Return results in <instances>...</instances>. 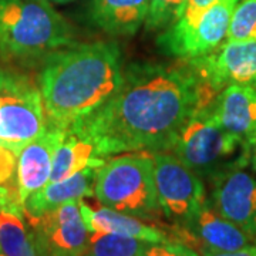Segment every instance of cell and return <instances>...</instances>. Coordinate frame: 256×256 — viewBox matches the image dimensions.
Here are the masks:
<instances>
[{
    "mask_svg": "<svg viewBox=\"0 0 256 256\" xmlns=\"http://www.w3.org/2000/svg\"><path fill=\"white\" fill-rule=\"evenodd\" d=\"M124 77L114 42L70 44L48 56L38 76L47 124L67 130L110 100Z\"/></svg>",
    "mask_w": 256,
    "mask_h": 256,
    "instance_id": "2",
    "label": "cell"
},
{
    "mask_svg": "<svg viewBox=\"0 0 256 256\" xmlns=\"http://www.w3.org/2000/svg\"><path fill=\"white\" fill-rule=\"evenodd\" d=\"M215 2L218 0H188L182 16L178 18L172 26H170L165 30H170L172 33H180V32H185L191 28L198 22V18L204 14V12L210 9Z\"/></svg>",
    "mask_w": 256,
    "mask_h": 256,
    "instance_id": "23",
    "label": "cell"
},
{
    "mask_svg": "<svg viewBox=\"0 0 256 256\" xmlns=\"http://www.w3.org/2000/svg\"><path fill=\"white\" fill-rule=\"evenodd\" d=\"M171 151L195 174L210 180L238 162L250 148L220 127L208 104L198 108L184 124Z\"/></svg>",
    "mask_w": 256,
    "mask_h": 256,
    "instance_id": "5",
    "label": "cell"
},
{
    "mask_svg": "<svg viewBox=\"0 0 256 256\" xmlns=\"http://www.w3.org/2000/svg\"><path fill=\"white\" fill-rule=\"evenodd\" d=\"M18 154L0 144V186L18 190Z\"/></svg>",
    "mask_w": 256,
    "mask_h": 256,
    "instance_id": "24",
    "label": "cell"
},
{
    "mask_svg": "<svg viewBox=\"0 0 256 256\" xmlns=\"http://www.w3.org/2000/svg\"><path fill=\"white\" fill-rule=\"evenodd\" d=\"M0 252L6 256H38L16 188L0 186Z\"/></svg>",
    "mask_w": 256,
    "mask_h": 256,
    "instance_id": "14",
    "label": "cell"
},
{
    "mask_svg": "<svg viewBox=\"0 0 256 256\" xmlns=\"http://www.w3.org/2000/svg\"><path fill=\"white\" fill-rule=\"evenodd\" d=\"M38 256H82L90 232L84 224L80 201L66 202L37 218H28Z\"/></svg>",
    "mask_w": 256,
    "mask_h": 256,
    "instance_id": "9",
    "label": "cell"
},
{
    "mask_svg": "<svg viewBox=\"0 0 256 256\" xmlns=\"http://www.w3.org/2000/svg\"><path fill=\"white\" fill-rule=\"evenodd\" d=\"M150 0H87L94 26L112 37L136 34L146 23Z\"/></svg>",
    "mask_w": 256,
    "mask_h": 256,
    "instance_id": "16",
    "label": "cell"
},
{
    "mask_svg": "<svg viewBox=\"0 0 256 256\" xmlns=\"http://www.w3.org/2000/svg\"><path fill=\"white\" fill-rule=\"evenodd\" d=\"M185 228L201 242L204 248L212 250H238L256 244V238L218 214L208 200Z\"/></svg>",
    "mask_w": 256,
    "mask_h": 256,
    "instance_id": "15",
    "label": "cell"
},
{
    "mask_svg": "<svg viewBox=\"0 0 256 256\" xmlns=\"http://www.w3.org/2000/svg\"><path fill=\"white\" fill-rule=\"evenodd\" d=\"M98 168H86L58 182H48L46 186L32 194L23 204L28 218H37L70 201H82L94 195V185Z\"/></svg>",
    "mask_w": 256,
    "mask_h": 256,
    "instance_id": "17",
    "label": "cell"
},
{
    "mask_svg": "<svg viewBox=\"0 0 256 256\" xmlns=\"http://www.w3.org/2000/svg\"><path fill=\"white\" fill-rule=\"evenodd\" d=\"M46 127L40 88L26 76L0 70V144L18 156Z\"/></svg>",
    "mask_w": 256,
    "mask_h": 256,
    "instance_id": "6",
    "label": "cell"
},
{
    "mask_svg": "<svg viewBox=\"0 0 256 256\" xmlns=\"http://www.w3.org/2000/svg\"><path fill=\"white\" fill-rule=\"evenodd\" d=\"M188 0H150L144 26L148 32L172 26L182 16Z\"/></svg>",
    "mask_w": 256,
    "mask_h": 256,
    "instance_id": "22",
    "label": "cell"
},
{
    "mask_svg": "<svg viewBox=\"0 0 256 256\" xmlns=\"http://www.w3.org/2000/svg\"><path fill=\"white\" fill-rule=\"evenodd\" d=\"M141 256H200L191 248L170 240L148 244Z\"/></svg>",
    "mask_w": 256,
    "mask_h": 256,
    "instance_id": "25",
    "label": "cell"
},
{
    "mask_svg": "<svg viewBox=\"0 0 256 256\" xmlns=\"http://www.w3.org/2000/svg\"><path fill=\"white\" fill-rule=\"evenodd\" d=\"M238 3L239 0H218L191 28L180 33L165 30L158 38L161 50L185 62L214 53L226 38L232 13Z\"/></svg>",
    "mask_w": 256,
    "mask_h": 256,
    "instance_id": "10",
    "label": "cell"
},
{
    "mask_svg": "<svg viewBox=\"0 0 256 256\" xmlns=\"http://www.w3.org/2000/svg\"><path fill=\"white\" fill-rule=\"evenodd\" d=\"M190 63L214 96L232 84L256 88V42H226Z\"/></svg>",
    "mask_w": 256,
    "mask_h": 256,
    "instance_id": "11",
    "label": "cell"
},
{
    "mask_svg": "<svg viewBox=\"0 0 256 256\" xmlns=\"http://www.w3.org/2000/svg\"><path fill=\"white\" fill-rule=\"evenodd\" d=\"M106 162L97 156L92 140L74 128H67L56 150L48 182H58L86 168H100Z\"/></svg>",
    "mask_w": 256,
    "mask_h": 256,
    "instance_id": "19",
    "label": "cell"
},
{
    "mask_svg": "<svg viewBox=\"0 0 256 256\" xmlns=\"http://www.w3.org/2000/svg\"><path fill=\"white\" fill-rule=\"evenodd\" d=\"M151 156L160 208L168 220L185 228L206 201L202 178L174 154L156 151Z\"/></svg>",
    "mask_w": 256,
    "mask_h": 256,
    "instance_id": "7",
    "label": "cell"
},
{
    "mask_svg": "<svg viewBox=\"0 0 256 256\" xmlns=\"http://www.w3.org/2000/svg\"><path fill=\"white\" fill-rule=\"evenodd\" d=\"M66 130L47 124L46 130L24 146L18 156V192L22 204L43 186L52 175L56 150L63 140Z\"/></svg>",
    "mask_w": 256,
    "mask_h": 256,
    "instance_id": "12",
    "label": "cell"
},
{
    "mask_svg": "<svg viewBox=\"0 0 256 256\" xmlns=\"http://www.w3.org/2000/svg\"><path fill=\"white\" fill-rule=\"evenodd\" d=\"M80 210L88 232L116 234V235L141 239L151 244L168 240L166 235L161 229L148 225L134 215L111 210L104 205L94 210L86 202H82V200L80 201Z\"/></svg>",
    "mask_w": 256,
    "mask_h": 256,
    "instance_id": "18",
    "label": "cell"
},
{
    "mask_svg": "<svg viewBox=\"0 0 256 256\" xmlns=\"http://www.w3.org/2000/svg\"><path fill=\"white\" fill-rule=\"evenodd\" d=\"M214 118L248 148H256V88L232 84L210 104Z\"/></svg>",
    "mask_w": 256,
    "mask_h": 256,
    "instance_id": "13",
    "label": "cell"
},
{
    "mask_svg": "<svg viewBox=\"0 0 256 256\" xmlns=\"http://www.w3.org/2000/svg\"><path fill=\"white\" fill-rule=\"evenodd\" d=\"M202 256H256V244L238 249V250H228V252L202 248Z\"/></svg>",
    "mask_w": 256,
    "mask_h": 256,
    "instance_id": "26",
    "label": "cell"
},
{
    "mask_svg": "<svg viewBox=\"0 0 256 256\" xmlns=\"http://www.w3.org/2000/svg\"><path fill=\"white\" fill-rule=\"evenodd\" d=\"M94 196L101 205L138 218L156 215L154 161L151 154H126L106 161L97 170Z\"/></svg>",
    "mask_w": 256,
    "mask_h": 256,
    "instance_id": "4",
    "label": "cell"
},
{
    "mask_svg": "<svg viewBox=\"0 0 256 256\" xmlns=\"http://www.w3.org/2000/svg\"><path fill=\"white\" fill-rule=\"evenodd\" d=\"M0 256H6V255H3V254H2V252H0Z\"/></svg>",
    "mask_w": 256,
    "mask_h": 256,
    "instance_id": "28",
    "label": "cell"
},
{
    "mask_svg": "<svg viewBox=\"0 0 256 256\" xmlns=\"http://www.w3.org/2000/svg\"><path fill=\"white\" fill-rule=\"evenodd\" d=\"M74 30L47 0H0V62L33 64L73 44Z\"/></svg>",
    "mask_w": 256,
    "mask_h": 256,
    "instance_id": "3",
    "label": "cell"
},
{
    "mask_svg": "<svg viewBox=\"0 0 256 256\" xmlns=\"http://www.w3.org/2000/svg\"><path fill=\"white\" fill-rule=\"evenodd\" d=\"M50 3H67V2H72V0H47Z\"/></svg>",
    "mask_w": 256,
    "mask_h": 256,
    "instance_id": "27",
    "label": "cell"
},
{
    "mask_svg": "<svg viewBox=\"0 0 256 256\" xmlns=\"http://www.w3.org/2000/svg\"><path fill=\"white\" fill-rule=\"evenodd\" d=\"M210 181L212 208L256 238V148Z\"/></svg>",
    "mask_w": 256,
    "mask_h": 256,
    "instance_id": "8",
    "label": "cell"
},
{
    "mask_svg": "<svg viewBox=\"0 0 256 256\" xmlns=\"http://www.w3.org/2000/svg\"><path fill=\"white\" fill-rule=\"evenodd\" d=\"M188 64H130L116 94L72 127L92 140L97 156L171 150L184 124L215 97Z\"/></svg>",
    "mask_w": 256,
    "mask_h": 256,
    "instance_id": "1",
    "label": "cell"
},
{
    "mask_svg": "<svg viewBox=\"0 0 256 256\" xmlns=\"http://www.w3.org/2000/svg\"><path fill=\"white\" fill-rule=\"evenodd\" d=\"M148 244L151 242L116 234L90 232L88 246L82 256H141Z\"/></svg>",
    "mask_w": 256,
    "mask_h": 256,
    "instance_id": "20",
    "label": "cell"
},
{
    "mask_svg": "<svg viewBox=\"0 0 256 256\" xmlns=\"http://www.w3.org/2000/svg\"><path fill=\"white\" fill-rule=\"evenodd\" d=\"M226 42H256V0H239L232 13Z\"/></svg>",
    "mask_w": 256,
    "mask_h": 256,
    "instance_id": "21",
    "label": "cell"
}]
</instances>
